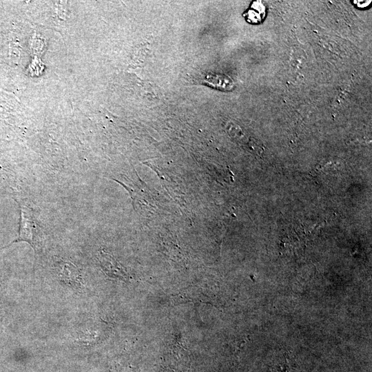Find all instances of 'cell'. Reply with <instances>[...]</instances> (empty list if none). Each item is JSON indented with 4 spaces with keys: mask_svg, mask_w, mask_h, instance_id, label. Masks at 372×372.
Here are the masks:
<instances>
[{
    "mask_svg": "<svg viewBox=\"0 0 372 372\" xmlns=\"http://www.w3.org/2000/svg\"><path fill=\"white\" fill-rule=\"evenodd\" d=\"M99 259L103 270L109 276L123 280L127 278L126 272L112 256L102 251L99 254Z\"/></svg>",
    "mask_w": 372,
    "mask_h": 372,
    "instance_id": "3957f363",
    "label": "cell"
},
{
    "mask_svg": "<svg viewBox=\"0 0 372 372\" xmlns=\"http://www.w3.org/2000/svg\"><path fill=\"white\" fill-rule=\"evenodd\" d=\"M204 83L215 89L228 91L234 87V82L229 76L223 74L208 73L204 78Z\"/></svg>",
    "mask_w": 372,
    "mask_h": 372,
    "instance_id": "277c9868",
    "label": "cell"
},
{
    "mask_svg": "<svg viewBox=\"0 0 372 372\" xmlns=\"http://www.w3.org/2000/svg\"><path fill=\"white\" fill-rule=\"evenodd\" d=\"M60 279L74 289H80L83 285L78 269L70 262H61L56 267Z\"/></svg>",
    "mask_w": 372,
    "mask_h": 372,
    "instance_id": "7a4b0ae2",
    "label": "cell"
},
{
    "mask_svg": "<svg viewBox=\"0 0 372 372\" xmlns=\"http://www.w3.org/2000/svg\"><path fill=\"white\" fill-rule=\"evenodd\" d=\"M371 1H353L358 8H365L371 3Z\"/></svg>",
    "mask_w": 372,
    "mask_h": 372,
    "instance_id": "5b68a950",
    "label": "cell"
},
{
    "mask_svg": "<svg viewBox=\"0 0 372 372\" xmlns=\"http://www.w3.org/2000/svg\"><path fill=\"white\" fill-rule=\"evenodd\" d=\"M20 222L18 238L8 245L0 248L4 249L13 243L23 241L28 242L38 252L41 249L43 242V234L41 227L36 219L32 210L26 205H19Z\"/></svg>",
    "mask_w": 372,
    "mask_h": 372,
    "instance_id": "6da1fadb",
    "label": "cell"
}]
</instances>
